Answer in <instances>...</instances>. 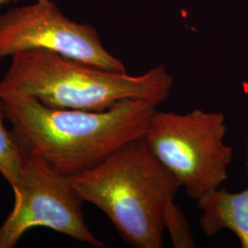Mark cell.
Returning <instances> with one entry per match:
<instances>
[{
    "label": "cell",
    "instance_id": "cell-1",
    "mask_svg": "<svg viewBox=\"0 0 248 248\" xmlns=\"http://www.w3.org/2000/svg\"><path fill=\"white\" fill-rule=\"evenodd\" d=\"M0 100L23 150L67 177L97 167L143 138L157 107L131 98L100 111L53 108L16 92L1 94Z\"/></svg>",
    "mask_w": 248,
    "mask_h": 248
},
{
    "label": "cell",
    "instance_id": "cell-2",
    "mask_svg": "<svg viewBox=\"0 0 248 248\" xmlns=\"http://www.w3.org/2000/svg\"><path fill=\"white\" fill-rule=\"evenodd\" d=\"M68 178L77 195L105 213L130 246H164L167 222L180 209L175 202L180 186L143 138L128 143L97 167Z\"/></svg>",
    "mask_w": 248,
    "mask_h": 248
},
{
    "label": "cell",
    "instance_id": "cell-3",
    "mask_svg": "<svg viewBox=\"0 0 248 248\" xmlns=\"http://www.w3.org/2000/svg\"><path fill=\"white\" fill-rule=\"evenodd\" d=\"M174 83L164 64L140 76L108 71L46 50L12 55L0 81V95L16 92L45 106L100 111L124 99H142L158 106Z\"/></svg>",
    "mask_w": 248,
    "mask_h": 248
},
{
    "label": "cell",
    "instance_id": "cell-4",
    "mask_svg": "<svg viewBox=\"0 0 248 248\" xmlns=\"http://www.w3.org/2000/svg\"><path fill=\"white\" fill-rule=\"evenodd\" d=\"M222 112L196 108L184 114L155 110L144 141L154 156L196 201L221 187L233 149L224 142Z\"/></svg>",
    "mask_w": 248,
    "mask_h": 248
},
{
    "label": "cell",
    "instance_id": "cell-5",
    "mask_svg": "<svg viewBox=\"0 0 248 248\" xmlns=\"http://www.w3.org/2000/svg\"><path fill=\"white\" fill-rule=\"evenodd\" d=\"M84 202L69 178L25 154L22 185L9 216L0 225V248H13L28 231L45 227L95 248L105 247L85 222Z\"/></svg>",
    "mask_w": 248,
    "mask_h": 248
},
{
    "label": "cell",
    "instance_id": "cell-6",
    "mask_svg": "<svg viewBox=\"0 0 248 248\" xmlns=\"http://www.w3.org/2000/svg\"><path fill=\"white\" fill-rule=\"evenodd\" d=\"M36 49L108 71L126 73L124 62L107 51L94 27L70 20L50 0L10 9L0 16V61Z\"/></svg>",
    "mask_w": 248,
    "mask_h": 248
},
{
    "label": "cell",
    "instance_id": "cell-7",
    "mask_svg": "<svg viewBox=\"0 0 248 248\" xmlns=\"http://www.w3.org/2000/svg\"><path fill=\"white\" fill-rule=\"evenodd\" d=\"M246 170L248 186L244 190L228 192L219 187L197 201L204 234L213 237L222 231H231L243 248H248V145Z\"/></svg>",
    "mask_w": 248,
    "mask_h": 248
},
{
    "label": "cell",
    "instance_id": "cell-8",
    "mask_svg": "<svg viewBox=\"0 0 248 248\" xmlns=\"http://www.w3.org/2000/svg\"><path fill=\"white\" fill-rule=\"evenodd\" d=\"M5 108L0 100V174L8 181L17 200L22 185V169L26 152L19 144L11 129H7Z\"/></svg>",
    "mask_w": 248,
    "mask_h": 248
},
{
    "label": "cell",
    "instance_id": "cell-9",
    "mask_svg": "<svg viewBox=\"0 0 248 248\" xmlns=\"http://www.w3.org/2000/svg\"><path fill=\"white\" fill-rule=\"evenodd\" d=\"M11 1H16V0H0V7H1L2 5L8 4V3L11 2ZM37 1H46V0H37Z\"/></svg>",
    "mask_w": 248,
    "mask_h": 248
}]
</instances>
